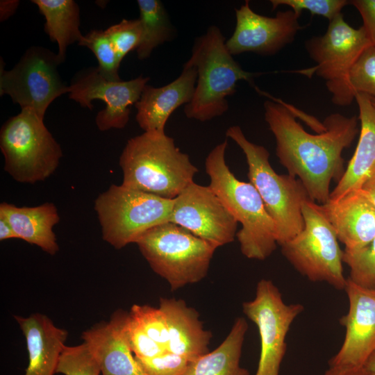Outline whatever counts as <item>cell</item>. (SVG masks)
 <instances>
[{"mask_svg": "<svg viewBox=\"0 0 375 375\" xmlns=\"http://www.w3.org/2000/svg\"><path fill=\"white\" fill-rule=\"evenodd\" d=\"M254 88L270 98L264 102V116L275 138L281 164L289 175L298 177L313 201L325 203L330 198L331 181L338 182L344 173L342 153L358 133V118L331 114L324 121L326 129L311 134L297 121L298 110Z\"/></svg>", "mask_w": 375, "mask_h": 375, "instance_id": "1", "label": "cell"}, {"mask_svg": "<svg viewBox=\"0 0 375 375\" xmlns=\"http://www.w3.org/2000/svg\"><path fill=\"white\" fill-rule=\"evenodd\" d=\"M119 164L122 185L167 199H174L199 172L172 137L158 132H144L129 139Z\"/></svg>", "mask_w": 375, "mask_h": 375, "instance_id": "2", "label": "cell"}, {"mask_svg": "<svg viewBox=\"0 0 375 375\" xmlns=\"http://www.w3.org/2000/svg\"><path fill=\"white\" fill-rule=\"evenodd\" d=\"M227 146L225 140L206 158L209 186L242 225L236 234L242 253L249 259L264 260L276 249V226L254 185L240 181L230 170L225 159Z\"/></svg>", "mask_w": 375, "mask_h": 375, "instance_id": "3", "label": "cell"}, {"mask_svg": "<svg viewBox=\"0 0 375 375\" xmlns=\"http://www.w3.org/2000/svg\"><path fill=\"white\" fill-rule=\"evenodd\" d=\"M187 62L196 67L197 79L184 113L188 118L202 122L219 117L228 110L227 98L236 92L239 81L252 84L255 77L263 74L244 70L233 59L224 35L215 25L195 39Z\"/></svg>", "mask_w": 375, "mask_h": 375, "instance_id": "4", "label": "cell"}, {"mask_svg": "<svg viewBox=\"0 0 375 375\" xmlns=\"http://www.w3.org/2000/svg\"><path fill=\"white\" fill-rule=\"evenodd\" d=\"M226 136L243 151L249 182L257 189L273 219L277 243L281 246L303 229L302 205L312 199L299 179L289 174H278L274 171L269 161L268 150L249 141L239 126H230Z\"/></svg>", "mask_w": 375, "mask_h": 375, "instance_id": "5", "label": "cell"}, {"mask_svg": "<svg viewBox=\"0 0 375 375\" xmlns=\"http://www.w3.org/2000/svg\"><path fill=\"white\" fill-rule=\"evenodd\" d=\"M136 244L152 270L173 291L203 280L217 248L172 222L149 230Z\"/></svg>", "mask_w": 375, "mask_h": 375, "instance_id": "6", "label": "cell"}, {"mask_svg": "<svg viewBox=\"0 0 375 375\" xmlns=\"http://www.w3.org/2000/svg\"><path fill=\"white\" fill-rule=\"evenodd\" d=\"M43 119L31 110L22 109L1 128L3 169L19 183L43 181L54 173L60 164L61 147Z\"/></svg>", "mask_w": 375, "mask_h": 375, "instance_id": "7", "label": "cell"}, {"mask_svg": "<svg viewBox=\"0 0 375 375\" xmlns=\"http://www.w3.org/2000/svg\"><path fill=\"white\" fill-rule=\"evenodd\" d=\"M174 199L111 185L95 199L102 238L117 249L136 243L152 228L170 222Z\"/></svg>", "mask_w": 375, "mask_h": 375, "instance_id": "8", "label": "cell"}, {"mask_svg": "<svg viewBox=\"0 0 375 375\" xmlns=\"http://www.w3.org/2000/svg\"><path fill=\"white\" fill-rule=\"evenodd\" d=\"M303 229L283 244L281 252L301 275L312 282H324L335 289L345 288L347 278L343 274V251L332 226L312 200L301 208Z\"/></svg>", "mask_w": 375, "mask_h": 375, "instance_id": "9", "label": "cell"}, {"mask_svg": "<svg viewBox=\"0 0 375 375\" xmlns=\"http://www.w3.org/2000/svg\"><path fill=\"white\" fill-rule=\"evenodd\" d=\"M371 45L362 26L359 28L351 27L340 13L329 22L324 35L306 42V51L316 65L294 72L310 78L314 74L322 77L332 95V102L337 106H349L355 97L348 88V74L361 53Z\"/></svg>", "mask_w": 375, "mask_h": 375, "instance_id": "10", "label": "cell"}, {"mask_svg": "<svg viewBox=\"0 0 375 375\" xmlns=\"http://www.w3.org/2000/svg\"><path fill=\"white\" fill-rule=\"evenodd\" d=\"M61 64L57 53L42 47H31L11 69L1 64L0 94L8 95L22 109L33 111L44 118L49 105L63 94L69 85L58 71Z\"/></svg>", "mask_w": 375, "mask_h": 375, "instance_id": "11", "label": "cell"}, {"mask_svg": "<svg viewBox=\"0 0 375 375\" xmlns=\"http://www.w3.org/2000/svg\"><path fill=\"white\" fill-rule=\"evenodd\" d=\"M304 310L300 303H286L274 283L261 279L253 299L242 304L244 314L257 326L260 353L255 375H279L285 356L286 336L294 319Z\"/></svg>", "mask_w": 375, "mask_h": 375, "instance_id": "12", "label": "cell"}, {"mask_svg": "<svg viewBox=\"0 0 375 375\" xmlns=\"http://www.w3.org/2000/svg\"><path fill=\"white\" fill-rule=\"evenodd\" d=\"M149 80L142 75L128 81H110L104 78L97 67L80 70L69 85V98L82 107L92 110V101L99 99L106 103L95 118L97 128L105 131L123 128L128 120L131 106L139 100Z\"/></svg>", "mask_w": 375, "mask_h": 375, "instance_id": "13", "label": "cell"}, {"mask_svg": "<svg viewBox=\"0 0 375 375\" xmlns=\"http://www.w3.org/2000/svg\"><path fill=\"white\" fill-rule=\"evenodd\" d=\"M170 222L219 247L234 241L238 222L208 186L194 182L174 199Z\"/></svg>", "mask_w": 375, "mask_h": 375, "instance_id": "14", "label": "cell"}, {"mask_svg": "<svg viewBox=\"0 0 375 375\" xmlns=\"http://www.w3.org/2000/svg\"><path fill=\"white\" fill-rule=\"evenodd\" d=\"M236 24L226 46L232 56L251 52L274 55L291 43L297 32L303 28L299 16L292 10L278 11L269 17L255 12L249 1L235 9Z\"/></svg>", "mask_w": 375, "mask_h": 375, "instance_id": "15", "label": "cell"}, {"mask_svg": "<svg viewBox=\"0 0 375 375\" xmlns=\"http://www.w3.org/2000/svg\"><path fill=\"white\" fill-rule=\"evenodd\" d=\"M344 290L349 310L340 324L346 329L345 336L329 366L362 367L375 351V290L359 286L347 278Z\"/></svg>", "mask_w": 375, "mask_h": 375, "instance_id": "16", "label": "cell"}, {"mask_svg": "<svg viewBox=\"0 0 375 375\" xmlns=\"http://www.w3.org/2000/svg\"><path fill=\"white\" fill-rule=\"evenodd\" d=\"M128 315L118 310L108 322L82 333L83 343L97 360L102 375H145L129 345L126 328Z\"/></svg>", "mask_w": 375, "mask_h": 375, "instance_id": "17", "label": "cell"}, {"mask_svg": "<svg viewBox=\"0 0 375 375\" xmlns=\"http://www.w3.org/2000/svg\"><path fill=\"white\" fill-rule=\"evenodd\" d=\"M197 79L196 67L186 62L172 82L161 87L147 84L135 104V120L144 132L165 133L166 123L173 112L190 102Z\"/></svg>", "mask_w": 375, "mask_h": 375, "instance_id": "18", "label": "cell"}, {"mask_svg": "<svg viewBox=\"0 0 375 375\" xmlns=\"http://www.w3.org/2000/svg\"><path fill=\"white\" fill-rule=\"evenodd\" d=\"M319 205L344 249L362 248L375 238V206L360 190Z\"/></svg>", "mask_w": 375, "mask_h": 375, "instance_id": "19", "label": "cell"}, {"mask_svg": "<svg viewBox=\"0 0 375 375\" xmlns=\"http://www.w3.org/2000/svg\"><path fill=\"white\" fill-rule=\"evenodd\" d=\"M26 342L28 364L24 375H54L68 332L46 315H15Z\"/></svg>", "mask_w": 375, "mask_h": 375, "instance_id": "20", "label": "cell"}, {"mask_svg": "<svg viewBox=\"0 0 375 375\" xmlns=\"http://www.w3.org/2000/svg\"><path fill=\"white\" fill-rule=\"evenodd\" d=\"M159 308L167 324V351L189 361L209 352L212 334L203 328L199 312L194 308L188 306L183 300L174 298H160Z\"/></svg>", "mask_w": 375, "mask_h": 375, "instance_id": "21", "label": "cell"}, {"mask_svg": "<svg viewBox=\"0 0 375 375\" xmlns=\"http://www.w3.org/2000/svg\"><path fill=\"white\" fill-rule=\"evenodd\" d=\"M355 100L360 122L358 144L329 199H336L350 191L359 190L375 168V106L370 97L364 94H356Z\"/></svg>", "mask_w": 375, "mask_h": 375, "instance_id": "22", "label": "cell"}, {"mask_svg": "<svg viewBox=\"0 0 375 375\" xmlns=\"http://www.w3.org/2000/svg\"><path fill=\"white\" fill-rule=\"evenodd\" d=\"M0 215L10 224L18 239L35 244L51 256L58 251L53 227L60 222V215L54 203L18 207L3 202L0 204Z\"/></svg>", "mask_w": 375, "mask_h": 375, "instance_id": "23", "label": "cell"}, {"mask_svg": "<svg viewBox=\"0 0 375 375\" xmlns=\"http://www.w3.org/2000/svg\"><path fill=\"white\" fill-rule=\"evenodd\" d=\"M247 330V320L236 318L224 340L213 351L190 361L182 375H249L240 365Z\"/></svg>", "mask_w": 375, "mask_h": 375, "instance_id": "24", "label": "cell"}, {"mask_svg": "<svg viewBox=\"0 0 375 375\" xmlns=\"http://www.w3.org/2000/svg\"><path fill=\"white\" fill-rule=\"evenodd\" d=\"M45 18L44 31L58 47V58L62 63L68 46L81 40L80 8L73 0H32Z\"/></svg>", "mask_w": 375, "mask_h": 375, "instance_id": "25", "label": "cell"}, {"mask_svg": "<svg viewBox=\"0 0 375 375\" xmlns=\"http://www.w3.org/2000/svg\"><path fill=\"white\" fill-rule=\"evenodd\" d=\"M137 3L143 35L136 51L138 58L144 60L157 47L173 40L176 31L160 0H138Z\"/></svg>", "mask_w": 375, "mask_h": 375, "instance_id": "26", "label": "cell"}, {"mask_svg": "<svg viewBox=\"0 0 375 375\" xmlns=\"http://www.w3.org/2000/svg\"><path fill=\"white\" fill-rule=\"evenodd\" d=\"M78 44L94 53L98 70L104 78L115 81L122 80L118 73L121 62L105 30H91Z\"/></svg>", "mask_w": 375, "mask_h": 375, "instance_id": "27", "label": "cell"}, {"mask_svg": "<svg viewBox=\"0 0 375 375\" xmlns=\"http://www.w3.org/2000/svg\"><path fill=\"white\" fill-rule=\"evenodd\" d=\"M342 260L349 268V280L359 286L375 290V238L362 248L344 249Z\"/></svg>", "mask_w": 375, "mask_h": 375, "instance_id": "28", "label": "cell"}, {"mask_svg": "<svg viewBox=\"0 0 375 375\" xmlns=\"http://www.w3.org/2000/svg\"><path fill=\"white\" fill-rule=\"evenodd\" d=\"M349 92L375 98V47H367L351 67L347 76Z\"/></svg>", "mask_w": 375, "mask_h": 375, "instance_id": "29", "label": "cell"}, {"mask_svg": "<svg viewBox=\"0 0 375 375\" xmlns=\"http://www.w3.org/2000/svg\"><path fill=\"white\" fill-rule=\"evenodd\" d=\"M56 373L64 375H100L99 365L85 343L66 346L60 356Z\"/></svg>", "mask_w": 375, "mask_h": 375, "instance_id": "30", "label": "cell"}, {"mask_svg": "<svg viewBox=\"0 0 375 375\" xmlns=\"http://www.w3.org/2000/svg\"><path fill=\"white\" fill-rule=\"evenodd\" d=\"M129 315L151 340L167 351L169 342L167 324L159 308L135 304L131 307Z\"/></svg>", "mask_w": 375, "mask_h": 375, "instance_id": "31", "label": "cell"}, {"mask_svg": "<svg viewBox=\"0 0 375 375\" xmlns=\"http://www.w3.org/2000/svg\"><path fill=\"white\" fill-rule=\"evenodd\" d=\"M120 62L131 51L137 50L143 35L140 19H122L105 30Z\"/></svg>", "mask_w": 375, "mask_h": 375, "instance_id": "32", "label": "cell"}, {"mask_svg": "<svg viewBox=\"0 0 375 375\" xmlns=\"http://www.w3.org/2000/svg\"><path fill=\"white\" fill-rule=\"evenodd\" d=\"M272 9L281 5L288 6L294 12L301 15L302 10H306L312 15L322 16L331 21L341 13L342 9L350 1L347 0H271Z\"/></svg>", "mask_w": 375, "mask_h": 375, "instance_id": "33", "label": "cell"}, {"mask_svg": "<svg viewBox=\"0 0 375 375\" xmlns=\"http://www.w3.org/2000/svg\"><path fill=\"white\" fill-rule=\"evenodd\" d=\"M135 359L145 375H182L190 362L169 351L151 358Z\"/></svg>", "mask_w": 375, "mask_h": 375, "instance_id": "34", "label": "cell"}, {"mask_svg": "<svg viewBox=\"0 0 375 375\" xmlns=\"http://www.w3.org/2000/svg\"><path fill=\"white\" fill-rule=\"evenodd\" d=\"M126 328L131 349L136 358H151L167 351L144 333L129 312Z\"/></svg>", "mask_w": 375, "mask_h": 375, "instance_id": "35", "label": "cell"}, {"mask_svg": "<svg viewBox=\"0 0 375 375\" xmlns=\"http://www.w3.org/2000/svg\"><path fill=\"white\" fill-rule=\"evenodd\" d=\"M359 12L363 22L362 27L373 46L375 47V0L350 1Z\"/></svg>", "mask_w": 375, "mask_h": 375, "instance_id": "36", "label": "cell"}, {"mask_svg": "<svg viewBox=\"0 0 375 375\" xmlns=\"http://www.w3.org/2000/svg\"><path fill=\"white\" fill-rule=\"evenodd\" d=\"M324 375H375L365 366L359 367H348L329 366Z\"/></svg>", "mask_w": 375, "mask_h": 375, "instance_id": "37", "label": "cell"}, {"mask_svg": "<svg viewBox=\"0 0 375 375\" xmlns=\"http://www.w3.org/2000/svg\"><path fill=\"white\" fill-rule=\"evenodd\" d=\"M19 5L18 0H1L0 1V21L4 22L15 14Z\"/></svg>", "mask_w": 375, "mask_h": 375, "instance_id": "38", "label": "cell"}, {"mask_svg": "<svg viewBox=\"0 0 375 375\" xmlns=\"http://www.w3.org/2000/svg\"><path fill=\"white\" fill-rule=\"evenodd\" d=\"M375 206V168L359 189Z\"/></svg>", "mask_w": 375, "mask_h": 375, "instance_id": "39", "label": "cell"}, {"mask_svg": "<svg viewBox=\"0 0 375 375\" xmlns=\"http://www.w3.org/2000/svg\"><path fill=\"white\" fill-rule=\"evenodd\" d=\"M18 238L8 221L0 215V240Z\"/></svg>", "mask_w": 375, "mask_h": 375, "instance_id": "40", "label": "cell"}, {"mask_svg": "<svg viewBox=\"0 0 375 375\" xmlns=\"http://www.w3.org/2000/svg\"><path fill=\"white\" fill-rule=\"evenodd\" d=\"M364 366L375 374V351L368 358Z\"/></svg>", "mask_w": 375, "mask_h": 375, "instance_id": "41", "label": "cell"}, {"mask_svg": "<svg viewBox=\"0 0 375 375\" xmlns=\"http://www.w3.org/2000/svg\"><path fill=\"white\" fill-rule=\"evenodd\" d=\"M372 103L375 106V98L370 97Z\"/></svg>", "mask_w": 375, "mask_h": 375, "instance_id": "42", "label": "cell"}]
</instances>
